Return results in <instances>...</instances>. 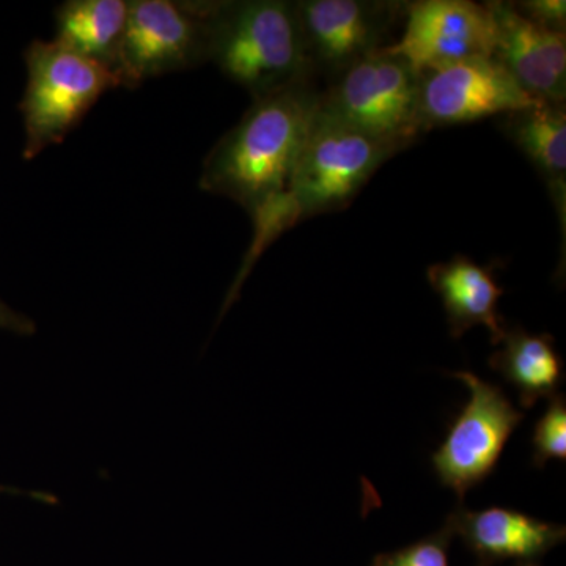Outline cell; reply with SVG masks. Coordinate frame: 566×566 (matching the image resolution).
Segmentation results:
<instances>
[{"label": "cell", "mask_w": 566, "mask_h": 566, "mask_svg": "<svg viewBox=\"0 0 566 566\" xmlns=\"http://www.w3.org/2000/svg\"><path fill=\"white\" fill-rule=\"evenodd\" d=\"M312 80L253 99L251 109L205 158L199 186L240 203L252 219L289 189L319 107Z\"/></svg>", "instance_id": "6da1fadb"}, {"label": "cell", "mask_w": 566, "mask_h": 566, "mask_svg": "<svg viewBox=\"0 0 566 566\" xmlns=\"http://www.w3.org/2000/svg\"><path fill=\"white\" fill-rule=\"evenodd\" d=\"M210 61L253 99L312 80L296 2H211Z\"/></svg>", "instance_id": "7a4b0ae2"}, {"label": "cell", "mask_w": 566, "mask_h": 566, "mask_svg": "<svg viewBox=\"0 0 566 566\" xmlns=\"http://www.w3.org/2000/svg\"><path fill=\"white\" fill-rule=\"evenodd\" d=\"M319 107L395 155L427 133L420 112L419 74L386 48L334 77L319 93Z\"/></svg>", "instance_id": "3957f363"}, {"label": "cell", "mask_w": 566, "mask_h": 566, "mask_svg": "<svg viewBox=\"0 0 566 566\" xmlns=\"http://www.w3.org/2000/svg\"><path fill=\"white\" fill-rule=\"evenodd\" d=\"M28 85L20 103L25 161L62 144L104 93L122 87L114 71L74 54L55 41L35 40L24 54Z\"/></svg>", "instance_id": "277c9868"}, {"label": "cell", "mask_w": 566, "mask_h": 566, "mask_svg": "<svg viewBox=\"0 0 566 566\" xmlns=\"http://www.w3.org/2000/svg\"><path fill=\"white\" fill-rule=\"evenodd\" d=\"M392 156L385 145L318 107L286 193L301 221L344 210Z\"/></svg>", "instance_id": "5b68a950"}, {"label": "cell", "mask_w": 566, "mask_h": 566, "mask_svg": "<svg viewBox=\"0 0 566 566\" xmlns=\"http://www.w3.org/2000/svg\"><path fill=\"white\" fill-rule=\"evenodd\" d=\"M211 2L129 0L114 73L122 87L210 61Z\"/></svg>", "instance_id": "8992f818"}, {"label": "cell", "mask_w": 566, "mask_h": 566, "mask_svg": "<svg viewBox=\"0 0 566 566\" xmlns=\"http://www.w3.org/2000/svg\"><path fill=\"white\" fill-rule=\"evenodd\" d=\"M471 390V398L455 422L450 424L444 444L431 461L439 482L455 491L460 502L471 488L493 474L502 450L524 412L510 403L504 390L483 381L471 371L449 374Z\"/></svg>", "instance_id": "52a82bcc"}, {"label": "cell", "mask_w": 566, "mask_h": 566, "mask_svg": "<svg viewBox=\"0 0 566 566\" xmlns=\"http://www.w3.org/2000/svg\"><path fill=\"white\" fill-rule=\"evenodd\" d=\"M296 10L308 69L333 81L387 48V35L403 7L370 0H300Z\"/></svg>", "instance_id": "ba28073f"}, {"label": "cell", "mask_w": 566, "mask_h": 566, "mask_svg": "<svg viewBox=\"0 0 566 566\" xmlns=\"http://www.w3.org/2000/svg\"><path fill=\"white\" fill-rule=\"evenodd\" d=\"M495 28L488 3L420 0L406 7L401 39L386 48L417 74L472 59H493Z\"/></svg>", "instance_id": "9c48e42d"}, {"label": "cell", "mask_w": 566, "mask_h": 566, "mask_svg": "<svg viewBox=\"0 0 566 566\" xmlns=\"http://www.w3.org/2000/svg\"><path fill=\"white\" fill-rule=\"evenodd\" d=\"M420 112L424 132L502 117L545 103L528 95L494 59H472L424 71Z\"/></svg>", "instance_id": "30bf717a"}, {"label": "cell", "mask_w": 566, "mask_h": 566, "mask_svg": "<svg viewBox=\"0 0 566 566\" xmlns=\"http://www.w3.org/2000/svg\"><path fill=\"white\" fill-rule=\"evenodd\" d=\"M493 14V59L539 102L565 104L566 33L547 31L517 13L512 2H486Z\"/></svg>", "instance_id": "8fae6325"}, {"label": "cell", "mask_w": 566, "mask_h": 566, "mask_svg": "<svg viewBox=\"0 0 566 566\" xmlns=\"http://www.w3.org/2000/svg\"><path fill=\"white\" fill-rule=\"evenodd\" d=\"M446 526L460 535L480 564L513 560L535 562L565 542V526L543 523L516 510L491 509L471 512L463 505L447 517Z\"/></svg>", "instance_id": "7c38bea8"}, {"label": "cell", "mask_w": 566, "mask_h": 566, "mask_svg": "<svg viewBox=\"0 0 566 566\" xmlns=\"http://www.w3.org/2000/svg\"><path fill=\"white\" fill-rule=\"evenodd\" d=\"M428 281L441 296L452 337L460 338L472 327L485 326L493 345H499L506 331L497 311L504 289L497 285L490 268L457 255L428 268Z\"/></svg>", "instance_id": "4fadbf2b"}, {"label": "cell", "mask_w": 566, "mask_h": 566, "mask_svg": "<svg viewBox=\"0 0 566 566\" xmlns=\"http://www.w3.org/2000/svg\"><path fill=\"white\" fill-rule=\"evenodd\" d=\"M502 129L531 159L549 185L562 218L566 188L565 104L539 103L528 109L502 115Z\"/></svg>", "instance_id": "5bb4252c"}, {"label": "cell", "mask_w": 566, "mask_h": 566, "mask_svg": "<svg viewBox=\"0 0 566 566\" xmlns=\"http://www.w3.org/2000/svg\"><path fill=\"white\" fill-rule=\"evenodd\" d=\"M129 2L126 0H69L55 11V43L114 71Z\"/></svg>", "instance_id": "9a60e30c"}, {"label": "cell", "mask_w": 566, "mask_h": 566, "mask_svg": "<svg viewBox=\"0 0 566 566\" xmlns=\"http://www.w3.org/2000/svg\"><path fill=\"white\" fill-rule=\"evenodd\" d=\"M502 345L490 357L491 368L504 376L520 394V403L532 408L539 398L557 395L564 381V360L554 348L551 335L528 334L521 327L505 331Z\"/></svg>", "instance_id": "2e32d148"}, {"label": "cell", "mask_w": 566, "mask_h": 566, "mask_svg": "<svg viewBox=\"0 0 566 566\" xmlns=\"http://www.w3.org/2000/svg\"><path fill=\"white\" fill-rule=\"evenodd\" d=\"M566 401L565 395H554L545 415L536 422L534 439V464L543 468L549 460L566 458Z\"/></svg>", "instance_id": "e0dca14e"}, {"label": "cell", "mask_w": 566, "mask_h": 566, "mask_svg": "<svg viewBox=\"0 0 566 566\" xmlns=\"http://www.w3.org/2000/svg\"><path fill=\"white\" fill-rule=\"evenodd\" d=\"M453 534L444 526L438 534L419 539L415 545L379 554L371 566H449V546Z\"/></svg>", "instance_id": "ac0fdd59"}, {"label": "cell", "mask_w": 566, "mask_h": 566, "mask_svg": "<svg viewBox=\"0 0 566 566\" xmlns=\"http://www.w3.org/2000/svg\"><path fill=\"white\" fill-rule=\"evenodd\" d=\"M521 17L534 22L547 31L565 32L566 2L565 0H524L512 2Z\"/></svg>", "instance_id": "d6986e66"}, {"label": "cell", "mask_w": 566, "mask_h": 566, "mask_svg": "<svg viewBox=\"0 0 566 566\" xmlns=\"http://www.w3.org/2000/svg\"><path fill=\"white\" fill-rule=\"evenodd\" d=\"M0 329L11 331V333L20 335H32L35 333V324L28 316L18 314L0 301Z\"/></svg>", "instance_id": "ffe728a7"}, {"label": "cell", "mask_w": 566, "mask_h": 566, "mask_svg": "<svg viewBox=\"0 0 566 566\" xmlns=\"http://www.w3.org/2000/svg\"><path fill=\"white\" fill-rule=\"evenodd\" d=\"M517 566H538L535 564V562H521Z\"/></svg>", "instance_id": "44dd1931"}, {"label": "cell", "mask_w": 566, "mask_h": 566, "mask_svg": "<svg viewBox=\"0 0 566 566\" xmlns=\"http://www.w3.org/2000/svg\"><path fill=\"white\" fill-rule=\"evenodd\" d=\"M479 566H486V565H483V564H479Z\"/></svg>", "instance_id": "7402d4cb"}]
</instances>
